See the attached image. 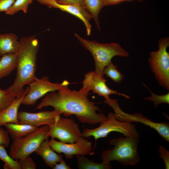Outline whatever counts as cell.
I'll return each instance as SVG.
<instances>
[{
	"label": "cell",
	"mask_w": 169,
	"mask_h": 169,
	"mask_svg": "<svg viewBox=\"0 0 169 169\" xmlns=\"http://www.w3.org/2000/svg\"><path fill=\"white\" fill-rule=\"evenodd\" d=\"M89 93L81 89L77 91L69 89L49 93L35 109L50 106L65 116L75 115L82 123L96 124L106 120L108 117L104 114L97 113L100 110L88 98Z\"/></svg>",
	"instance_id": "cell-1"
},
{
	"label": "cell",
	"mask_w": 169,
	"mask_h": 169,
	"mask_svg": "<svg viewBox=\"0 0 169 169\" xmlns=\"http://www.w3.org/2000/svg\"><path fill=\"white\" fill-rule=\"evenodd\" d=\"M20 46L17 53V73L13 84L7 90L16 97L26 91L23 87L34 80L36 70L37 56L39 44L34 36L25 37L20 40Z\"/></svg>",
	"instance_id": "cell-2"
},
{
	"label": "cell",
	"mask_w": 169,
	"mask_h": 169,
	"mask_svg": "<svg viewBox=\"0 0 169 169\" xmlns=\"http://www.w3.org/2000/svg\"><path fill=\"white\" fill-rule=\"evenodd\" d=\"M139 137V136L120 137L110 140L109 144L114 147L103 152L102 161H116L124 166H136L140 160L138 149Z\"/></svg>",
	"instance_id": "cell-3"
},
{
	"label": "cell",
	"mask_w": 169,
	"mask_h": 169,
	"mask_svg": "<svg viewBox=\"0 0 169 169\" xmlns=\"http://www.w3.org/2000/svg\"><path fill=\"white\" fill-rule=\"evenodd\" d=\"M74 35L81 44L91 53L95 61V69L94 72L99 76L104 77V69L111 62L113 57L118 56L128 57L129 56L128 53L118 44L100 43L83 38L76 33Z\"/></svg>",
	"instance_id": "cell-4"
},
{
	"label": "cell",
	"mask_w": 169,
	"mask_h": 169,
	"mask_svg": "<svg viewBox=\"0 0 169 169\" xmlns=\"http://www.w3.org/2000/svg\"><path fill=\"white\" fill-rule=\"evenodd\" d=\"M49 129L48 125H43L25 136L13 140L10 147V156L18 160L35 152L43 141L49 137Z\"/></svg>",
	"instance_id": "cell-5"
},
{
	"label": "cell",
	"mask_w": 169,
	"mask_h": 169,
	"mask_svg": "<svg viewBox=\"0 0 169 169\" xmlns=\"http://www.w3.org/2000/svg\"><path fill=\"white\" fill-rule=\"evenodd\" d=\"M158 50L150 53L148 62L151 70L156 79L163 88L169 90V46L168 37L159 39Z\"/></svg>",
	"instance_id": "cell-6"
},
{
	"label": "cell",
	"mask_w": 169,
	"mask_h": 169,
	"mask_svg": "<svg viewBox=\"0 0 169 169\" xmlns=\"http://www.w3.org/2000/svg\"><path fill=\"white\" fill-rule=\"evenodd\" d=\"M108 119L100 123V126L94 129L85 128L82 132V136L84 138L92 136L95 141L106 137L112 132L121 133L125 136H139L135 125L131 122L120 121L117 120L114 113L109 112Z\"/></svg>",
	"instance_id": "cell-7"
},
{
	"label": "cell",
	"mask_w": 169,
	"mask_h": 169,
	"mask_svg": "<svg viewBox=\"0 0 169 169\" xmlns=\"http://www.w3.org/2000/svg\"><path fill=\"white\" fill-rule=\"evenodd\" d=\"M69 83L64 80L62 83H53L47 76L40 79L36 78L28 85V91L24 96L22 104L24 105H34L38 100L50 92L68 88Z\"/></svg>",
	"instance_id": "cell-8"
},
{
	"label": "cell",
	"mask_w": 169,
	"mask_h": 169,
	"mask_svg": "<svg viewBox=\"0 0 169 169\" xmlns=\"http://www.w3.org/2000/svg\"><path fill=\"white\" fill-rule=\"evenodd\" d=\"M49 126V136L63 143H74L82 136L78 124L70 118L62 117L60 115Z\"/></svg>",
	"instance_id": "cell-9"
},
{
	"label": "cell",
	"mask_w": 169,
	"mask_h": 169,
	"mask_svg": "<svg viewBox=\"0 0 169 169\" xmlns=\"http://www.w3.org/2000/svg\"><path fill=\"white\" fill-rule=\"evenodd\" d=\"M106 80L103 77L99 76L91 71L85 74L83 82L82 87L81 89L89 92L92 90L93 92L97 94L99 96L103 97L105 100L104 103L111 107L115 102L116 100L110 98V95L115 94L121 95L127 99L128 96L118 92L117 91L110 89L107 85Z\"/></svg>",
	"instance_id": "cell-10"
},
{
	"label": "cell",
	"mask_w": 169,
	"mask_h": 169,
	"mask_svg": "<svg viewBox=\"0 0 169 169\" xmlns=\"http://www.w3.org/2000/svg\"><path fill=\"white\" fill-rule=\"evenodd\" d=\"M116 118L120 121L130 122H138L148 126L156 130L166 141H169V124L168 122H156L144 116L140 113L130 114L124 112L118 103L112 108Z\"/></svg>",
	"instance_id": "cell-11"
},
{
	"label": "cell",
	"mask_w": 169,
	"mask_h": 169,
	"mask_svg": "<svg viewBox=\"0 0 169 169\" xmlns=\"http://www.w3.org/2000/svg\"><path fill=\"white\" fill-rule=\"evenodd\" d=\"M52 148L56 152L62 153L66 158H72L76 155L85 156L92 154V143L83 137H80L73 143H64L51 138L49 141Z\"/></svg>",
	"instance_id": "cell-12"
},
{
	"label": "cell",
	"mask_w": 169,
	"mask_h": 169,
	"mask_svg": "<svg viewBox=\"0 0 169 169\" xmlns=\"http://www.w3.org/2000/svg\"><path fill=\"white\" fill-rule=\"evenodd\" d=\"M60 114L54 110L30 113L25 111L18 112V123L24 124L39 127L43 125H49L54 122Z\"/></svg>",
	"instance_id": "cell-13"
},
{
	"label": "cell",
	"mask_w": 169,
	"mask_h": 169,
	"mask_svg": "<svg viewBox=\"0 0 169 169\" xmlns=\"http://www.w3.org/2000/svg\"><path fill=\"white\" fill-rule=\"evenodd\" d=\"M40 3L47 5L49 7L59 9L67 12L80 19L84 23L86 28L87 34H90L91 26L89 20L83 14L80 10L73 5L58 3L55 0H37Z\"/></svg>",
	"instance_id": "cell-14"
},
{
	"label": "cell",
	"mask_w": 169,
	"mask_h": 169,
	"mask_svg": "<svg viewBox=\"0 0 169 169\" xmlns=\"http://www.w3.org/2000/svg\"><path fill=\"white\" fill-rule=\"evenodd\" d=\"M34 152L43 158L47 166L52 168L56 163L63 160L62 155L58 154L52 148L48 138L44 141Z\"/></svg>",
	"instance_id": "cell-15"
},
{
	"label": "cell",
	"mask_w": 169,
	"mask_h": 169,
	"mask_svg": "<svg viewBox=\"0 0 169 169\" xmlns=\"http://www.w3.org/2000/svg\"><path fill=\"white\" fill-rule=\"evenodd\" d=\"M21 96L16 97L13 103L0 113V127L8 123H18V110L23 98L28 91Z\"/></svg>",
	"instance_id": "cell-16"
},
{
	"label": "cell",
	"mask_w": 169,
	"mask_h": 169,
	"mask_svg": "<svg viewBox=\"0 0 169 169\" xmlns=\"http://www.w3.org/2000/svg\"><path fill=\"white\" fill-rule=\"evenodd\" d=\"M20 46L18 36L14 33L0 34V56L9 53H17Z\"/></svg>",
	"instance_id": "cell-17"
},
{
	"label": "cell",
	"mask_w": 169,
	"mask_h": 169,
	"mask_svg": "<svg viewBox=\"0 0 169 169\" xmlns=\"http://www.w3.org/2000/svg\"><path fill=\"white\" fill-rule=\"evenodd\" d=\"M4 126L13 140L25 136L39 128L27 124L14 123H8Z\"/></svg>",
	"instance_id": "cell-18"
},
{
	"label": "cell",
	"mask_w": 169,
	"mask_h": 169,
	"mask_svg": "<svg viewBox=\"0 0 169 169\" xmlns=\"http://www.w3.org/2000/svg\"><path fill=\"white\" fill-rule=\"evenodd\" d=\"M17 53H9L2 56L0 59V79L9 75L16 69Z\"/></svg>",
	"instance_id": "cell-19"
},
{
	"label": "cell",
	"mask_w": 169,
	"mask_h": 169,
	"mask_svg": "<svg viewBox=\"0 0 169 169\" xmlns=\"http://www.w3.org/2000/svg\"><path fill=\"white\" fill-rule=\"evenodd\" d=\"M77 161V167L79 169H110L112 166L108 162L102 161L100 163L94 162L84 156H75Z\"/></svg>",
	"instance_id": "cell-20"
},
{
	"label": "cell",
	"mask_w": 169,
	"mask_h": 169,
	"mask_svg": "<svg viewBox=\"0 0 169 169\" xmlns=\"http://www.w3.org/2000/svg\"><path fill=\"white\" fill-rule=\"evenodd\" d=\"M85 8L95 21L97 28L100 30L99 14L104 7L102 0H84Z\"/></svg>",
	"instance_id": "cell-21"
},
{
	"label": "cell",
	"mask_w": 169,
	"mask_h": 169,
	"mask_svg": "<svg viewBox=\"0 0 169 169\" xmlns=\"http://www.w3.org/2000/svg\"><path fill=\"white\" fill-rule=\"evenodd\" d=\"M3 145H0V160L5 164L4 168L5 169H21L18 160L12 158L9 155Z\"/></svg>",
	"instance_id": "cell-22"
},
{
	"label": "cell",
	"mask_w": 169,
	"mask_h": 169,
	"mask_svg": "<svg viewBox=\"0 0 169 169\" xmlns=\"http://www.w3.org/2000/svg\"><path fill=\"white\" fill-rule=\"evenodd\" d=\"M33 0H16L14 3L5 12L7 15H12L20 11L26 13L28 6L33 2Z\"/></svg>",
	"instance_id": "cell-23"
},
{
	"label": "cell",
	"mask_w": 169,
	"mask_h": 169,
	"mask_svg": "<svg viewBox=\"0 0 169 169\" xmlns=\"http://www.w3.org/2000/svg\"><path fill=\"white\" fill-rule=\"evenodd\" d=\"M103 73L116 83H120L124 78L111 62L105 67Z\"/></svg>",
	"instance_id": "cell-24"
},
{
	"label": "cell",
	"mask_w": 169,
	"mask_h": 169,
	"mask_svg": "<svg viewBox=\"0 0 169 169\" xmlns=\"http://www.w3.org/2000/svg\"><path fill=\"white\" fill-rule=\"evenodd\" d=\"M16 98L7 90L0 89V113L10 105Z\"/></svg>",
	"instance_id": "cell-25"
},
{
	"label": "cell",
	"mask_w": 169,
	"mask_h": 169,
	"mask_svg": "<svg viewBox=\"0 0 169 169\" xmlns=\"http://www.w3.org/2000/svg\"><path fill=\"white\" fill-rule=\"evenodd\" d=\"M56 1L60 3L71 5L77 7L89 20L92 18L85 8L84 0H58Z\"/></svg>",
	"instance_id": "cell-26"
},
{
	"label": "cell",
	"mask_w": 169,
	"mask_h": 169,
	"mask_svg": "<svg viewBox=\"0 0 169 169\" xmlns=\"http://www.w3.org/2000/svg\"><path fill=\"white\" fill-rule=\"evenodd\" d=\"M144 85L151 94V96L145 98V99L153 102L155 108L161 103L169 104V92L163 95H156L151 91L145 84Z\"/></svg>",
	"instance_id": "cell-27"
},
{
	"label": "cell",
	"mask_w": 169,
	"mask_h": 169,
	"mask_svg": "<svg viewBox=\"0 0 169 169\" xmlns=\"http://www.w3.org/2000/svg\"><path fill=\"white\" fill-rule=\"evenodd\" d=\"M18 161L21 169H35L36 168V165L30 155L26 156L23 159H19Z\"/></svg>",
	"instance_id": "cell-28"
},
{
	"label": "cell",
	"mask_w": 169,
	"mask_h": 169,
	"mask_svg": "<svg viewBox=\"0 0 169 169\" xmlns=\"http://www.w3.org/2000/svg\"><path fill=\"white\" fill-rule=\"evenodd\" d=\"M159 157L162 159L166 169H169V152L164 146H161L158 149Z\"/></svg>",
	"instance_id": "cell-29"
},
{
	"label": "cell",
	"mask_w": 169,
	"mask_h": 169,
	"mask_svg": "<svg viewBox=\"0 0 169 169\" xmlns=\"http://www.w3.org/2000/svg\"><path fill=\"white\" fill-rule=\"evenodd\" d=\"M10 138L7 131L0 127V145H3L7 147L9 145Z\"/></svg>",
	"instance_id": "cell-30"
},
{
	"label": "cell",
	"mask_w": 169,
	"mask_h": 169,
	"mask_svg": "<svg viewBox=\"0 0 169 169\" xmlns=\"http://www.w3.org/2000/svg\"><path fill=\"white\" fill-rule=\"evenodd\" d=\"M16 0H0V12H5L14 3Z\"/></svg>",
	"instance_id": "cell-31"
},
{
	"label": "cell",
	"mask_w": 169,
	"mask_h": 169,
	"mask_svg": "<svg viewBox=\"0 0 169 169\" xmlns=\"http://www.w3.org/2000/svg\"><path fill=\"white\" fill-rule=\"evenodd\" d=\"M134 0H102L104 6L119 4L124 2H131Z\"/></svg>",
	"instance_id": "cell-32"
},
{
	"label": "cell",
	"mask_w": 169,
	"mask_h": 169,
	"mask_svg": "<svg viewBox=\"0 0 169 169\" xmlns=\"http://www.w3.org/2000/svg\"><path fill=\"white\" fill-rule=\"evenodd\" d=\"M59 163H56L53 169H71L69 165H67L65 161L62 160Z\"/></svg>",
	"instance_id": "cell-33"
},
{
	"label": "cell",
	"mask_w": 169,
	"mask_h": 169,
	"mask_svg": "<svg viewBox=\"0 0 169 169\" xmlns=\"http://www.w3.org/2000/svg\"><path fill=\"white\" fill-rule=\"evenodd\" d=\"M138 2H141L143 1L144 0H136Z\"/></svg>",
	"instance_id": "cell-34"
},
{
	"label": "cell",
	"mask_w": 169,
	"mask_h": 169,
	"mask_svg": "<svg viewBox=\"0 0 169 169\" xmlns=\"http://www.w3.org/2000/svg\"><path fill=\"white\" fill-rule=\"evenodd\" d=\"M56 0V1H57V0Z\"/></svg>",
	"instance_id": "cell-35"
}]
</instances>
